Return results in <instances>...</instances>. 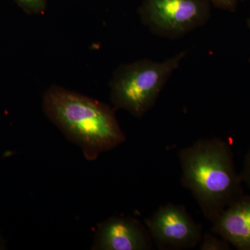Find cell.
Here are the masks:
<instances>
[{"label": "cell", "instance_id": "cell-1", "mask_svg": "<svg viewBox=\"0 0 250 250\" xmlns=\"http://www.w3.org/2000/svg\"><path fill=\"white\" fill-rule=\"evenodd\" d=\"M42 109L65 137L81 147L87 160H95L126 139L115 109L59 85H52L44 94Z\"/></svg>", "mask_w": 250, "mask_h": 250}, {"label": "cell", "instance_id": "cell-2", "mask_svg": "<svg viewBox=\"0 0 250 250\" xmlns=\"http://www.w3.org/2000/svg\"><path fill=\"white\" fill-rule=\"evenodd\" d=\"M181 181L190 190L206 218L212 223L243 196L231 147L223 140H197L178 154Z\"/></svg>", "mask_w": 250, "mask_h": 250}, {"label": "cell", "instance_id": "cell-3", "mask_svg": "<svg viewBox=\"0 0 250 250\" xmlns=\"http://www.w3.org/2000/svg\"><path fill=\"white\" fill-rule=\"evenodd\" d=\"M187 54L183 51L163 62L146 59L120 65L109 83L114 109L125 110L139 118L146 114Z\"/></svg>", "mask_w": 250, "mask_h": 250}, {"label": "cell", "instance_id": "cell-4", "mask_svg": "<svg viewBox=\"0 0 250 250\" xmlns=\"http://www.w3.org/2000/svg\"><path fill=\"white\" fill-rule=\"evenodd\" d=\"M139 14L153 34L177 39L206 24L210 8L208 0H144Z\"/></svg>", "mask_w": 250, "mask_h": 250}, {"label": "cell", "instance_id": "cell-5", "mask_svg": "<svg viewBox=\"0 0 250 250\" xmlns=\"http://www.w3.org/2000/svg\"><path fill=\"white\" fill-rule=\"evenodd\" d=\"M148 231L159 250L192 249L200 244L203 233L183 206H161L146 220Z\"/></svg>", "mask_w": 250, "mask_h": 250}, {"label": "cell", "instance_id": "cell-6", "mask_svg": "<svg viewBox=\"0 0 250 250\" xmlns=\"http://www.w3.org/2000/svg\"><path fill=\"white\" fill-rule=\"evenodd\" d=\"M152 239L144 226L136 219L112 217L98 227L93 250H147Z\"/></svg>", "mask_w": 250, "mask_h": 250}, {"label": "cell", "instance_id": "cell-7", "mask_svg": "<svg viewBox=\"0 0 250 250\" xmlns=\"http://www.w3.org/2000/svg\"><path fill=\"white\" fill-rule=\"evenodd\" d=\"M212 232L236 249L250 250V197L241 196L217 218Z\"/></svg>", "mask_w": 250, "mask_h": 250}, {"label": "cell", "instance_id": "cell-8", "mask_svg": "<svg viewBox=\"0 0 250 250\" xmlns=\"http://www.w3.org/2000/svg\"><path fill=\"white\" fill-rule=\"evenodd\" d=\"M200 250H230L229 243L210 233L203 234L200 243Z\"/></svg>", "mask_w": 250, "mask_h": 250}, {"label": "cell", "instance_id": "cell-9", "mask_svg": "<svg viewBox=\"0 0 250 250\" xmlns=\"http://www.w3.org/2000/svg\"><path fill=\"white\" fill-rule=\"evenodd\" d=\"M27 14H42L47 6V0H15Z\"/></svg>", "mask_w": 250, "mask_h": 250}, {"label": "cell", "instance_id": "cell-10", "mask_svg": "<svg viewBox=\"0 0 250 250\" xmlns=\"http://www.w3.org/2000/svg\"><path fill=\"white\" fill-rule=\"evenodd\" d=\"M209 1L220 9L234 11L238 0H209Z\"/></svg>", "mask_w": 250, "mask_h": 250}, {"label": "cell", "instance_id": "cell-11", "mask_svg": "<svg viewBox=\"0 0 250 250\" xmlns=\"http://www.w3.org/2000/svg\"><path fill=\"white\" fill-rule=\"evenodd\" d=\"M241 177L242 181H244L250 189V150L247 154L245 159L243 172Z\"/></svg>", "mask_w": 250, "mask_h": 250}, {"label": "cell", "instance_id": "cell-12", "mask_svg": "<svg viewBox=\"0 0 250 250\" xmlns=\"http://www.w3.org/2000/svg\"><path fill=\"white\" fill-rule=\"evenodd\" d=\"M248 26H249V27H250V18L249 19V21H248Z\"/></svg>", "mask_w": 250, "mask_h": 250}]
</instances>
